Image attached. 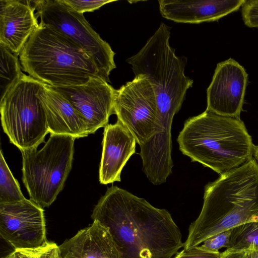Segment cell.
<instances>
[{"instance_id": "44dd1931", "label": "cell", "mask_w": 258, "mask_h": 258, "mask_svg": "<svg viewBox=\"0 0 258 258\" xmlns=\"http://www.w3.org/2000/svg\"><path fill=\"white\" fill-rule=\"evenodd\" d=\"M4 258H61V256L59 246L47 241L37 248L14 249Z\"/></svg>"}, {"instance_id": "4fadbf2b", "label": "cell", "mask_w": 258, "mask_h": 258, "mask_svg": "<svg viewBox=\"0 0 258 258\" xmlns=\"http://www.w3.org/2000/svg\"><path fill=\"white\" fill-rule=\"evenodd\" d=\"M32 1L0 0V45L19 56L39 24Z\"/></svg>"}, {"instance_id": "5bb4252c", "label": "cell", "mask_w": 258, "mask_h": 258, "mask_svg": "<svg viewBox=\"0 0 258 258\" xmlns=\"http://www.w3.org/2000/svg\"><path fill=\"white\" fill-rule=\"evenodd\" d=\"M136 143L133 135L119 120L104 127L99 167L101 184L120 181L121 172L135 153Z\"/></svg>"}, {"instance_id": "3957f363", "label": "cell", "mask_w": 258, "mask_h": 258, "mask_svg": "<svg viewBox=\"0 0 258 258\" xmlns=\"http://www.w3.org/2000/svg\"><path fill=\"white\" fill-rule=\"evenodd\" d=\"M177 141L183 154L220 174L253 158L254 145L243 121L207 110L185 121Z\"/></svg>"}, {"instance_id": "cb8c5ba5", "label": "cell", "mask_w": 258, "mask_h": 258, "mask_svg": "<svg viewBox=\"0 0 258 258\" xmlns=\"http://www.w3.org/2000/svg\"><path fill=\"white\" fill-rule=\"evenodd\" d=\"M241 15L246 26L258 28V0H245L242 6Z\"/></svg>"}, {"instance_id": "e0dca14e", "label": "cell", "mask_w": 258, "mask_h": 258, "mask_svg": "<svg viewBox=\"0 0 258 258\" xmlns=\"http://www.w3.org/2000/svg\"><path fill=\"white\" fill-rule=\"evenodd\" d=\"M59 247L61 258H121L108 228L97 221Z\"/></svg>"}, {"instance_id": "ba28073f", "label": "cell", "mask_w": 258, "mask_h": 258, "mask_svg": "<svg viewBox=\"0 0 258 258\" xmlns=\"http://www.w3.org/2000/svg\"><path fill=\"white\" fill-rule=\"evenodd\" d=\"M36 17L40 23L58 31L82 48L96 63L108 83L111 72L116 68L115 52L91 27L83 14L79 13L62 0L33 1Z\"/></svg>"}, {"instance_id": "8992f818", "label": "cell", "mask_w": 258, "mask_h": 258, "mask_svg": "<svg viewBox=\"0 0 258 258\" xmlns=\"http://www.w3.org/2000/svg\"><path fill=\"white\" fill-rule=\"evenodd\" d=\"M75 138L50 134L44 146L21 152L22 181L30 200L48 207L62 190L72 169Z\"/></svg>"}, {"instance_id": "2e32d148", "label": "cell", "mask_w": 258, "mask_h": 258, "mask_svg": "<svg viewBox=\"0 0 258 258\" xmlns=\"http://www.w3.org/2000/svg\"><path fill=\"white\" fill-rule=\"evenodd\" d=\"M38 96L45 110L50 134L70 136L76 139L89 135L84 118L59 92L43 84Z\"/></svg>"}, {"instance_id": "8fae6325", "label": "cell", "mask_w": 258, "mask_h": 258, "mask_svg": "<svg viewBox=\"0 0 258 258\" xmlns=\"http://www.w3.org/2000/svg\"><path fill=\"white\" fill-rule=\"evenodd\" d=\"M51 87L62 95L83 116L89 134L105 127L110 116L114 114L115 89L102 78H92L82 85Z\"/></svg>"}, {"instance_id": "7a4b0ae2", "label": "cell", "mask_w": 258, "mask_h": 258, "mask_svg": "<svg viewBox=\"0 0 258 258\" xmlns=\"http://www.w3.org/2000/svg\"><path fill=\"white\" fill-rule=\"evenodd\" d=\"M251 222H258V163L253 157L206 185L202 210L189 227L183 248Z\"/></svg>"}, {"instance_id": "d4e9b609", "label": "cell", "mask_w": 258, "mask_h": 258, "mask_svg": "<svg viewBox=\"0 0 258 258\" xmlns=\"http://www.w3.org/2000/svg\"><path fill=\"white\" fill-rule=\"evenodd\" d=\"M222 252L206 251L199 246L184 249L178 252L174 258H222Z\"/></svg>"}, {"instance_id": "ac0fdd59", "label": "cell", "mask_w": 258, "mask_h": 258, "mask_svg": "<svg viewBox=\"0 0 258 258\" xmlns=\"http://www.w3.org/2000/svg\"><path fill=\"white\" fill-rule=\"evenodd\" d=\"M0 95L3 98L23 73L18 56L0 45Z\"/></svg>"}, {"instance_id": "d6986e66", "label": "cell", "mask_w": 258, "mask_h": 258, "mask_svg": "<svg viewBox=\"0 0 258 258\" xmlns=\"http://www.w3.org/2000/svg\"><path fill=\"white\" fill-rule=\"evenodd\" d=\"M258 249V222L244 223L231 229L226 250L248 251Z\"/></svg>"}, {"instance_id": "9c48e42d", "label": "cell", "mask_w": 258, "mask_h": 258, "mask_svg": "<svg viewBox=\"0 0 258 258\" xmlns=\"http://www.w3.org/2000/svg\"><path fill=\"white\" fill-rule=\"evenodd\" d=\"M114 113L140 146L162 130L157 97L147 77L135 76L131 81L115 90Z\"/></svg>"}, {"instance_id": "30bf717a", "label": "cell", "mask_w": 258, "mask_h": 258, "mask_svg": "<svg viewBox=\"0 0 258 258\" xmlns=\"http://www.w3.org/2000/svg\"><path fill=\"white\" fill-rule=\"evenodd\" d=\"M0 235L14 249L42 246L47 241L43 208L27 199L0 204Z\"/></svg>"}, {"instance_id": "5b68a950", "label": "cell", "mask_w": 258, "mask_h": 258, "mask_svg": "<svg viewBox=\"0 0 258 258\" xmlns=\"http://www.w3.org/2000/svg\"><path fill=\"white\" fill-rule=\"evenodd\" d=\"M170 30L162 23L143 47L126 60L135 76L145 75L152 84L160 118H173L193 84L184 75V60L170 46Z\"/></svg>"}, {"instance_id": "4316f807", "label": "cell", "mask_w": 258, "mask_h": 258, "mask_svg": "<svg viewBox=\"0 0 258 258\" xmlns=\"http://www.w3.org/2000/svg\"><path fill=\"white\" fill-rule=\"evenodd\" d=\"M247 258H258V249L248 250Z\"/></svg>"}, {"instance_id": "6da1fadb", "label": "cell", "mask_w": 258, "mask_h": 258, "mask_svg": "<svg viewBox=\"0 0 258 258\" xmlns=\"http://www.w3.org/2000/svg\"><path fill=\"white\" fill-rule=\"evenodd\" d=\"M91 218L108 228L121 258H172L183 247L167 210L117 186L107 188Z\"/></svg>"}, {"instance_id": "7c38bea8", "label": "cell", "mask_w": 258, "mask_h": 258, "mask_svg": "<svg viewBox=\"0 0 258 258\" xmlns=\"http://www.w3.org/2000/svg\"><path fill=\"white\" fill-rule=\"evenodd\" d=\"M248 80L244 68L232 58L217 64L207 90L206 110L217 114L239 118Z\"/></svg>"}, {"instance_id": "603a6c76", "label": "cell", "mask_w": 258, "mask_h": 258, "mask_svg": "<svg viewBox=\"0 0 258 258\" xmlns=\"http://www.w3.org/2000/svg\"><path fill=\"white\" fill-rule=\"evenodd\" d=\"M62 2L75 11L84 14L85 12H93L99 9L102 6L114 1L106 0H62Z\"/></svg>"}, {"instance_id": "9a60e30c", "label": "cell", "mask_w": 258, "mask_h": 258, "mask_svg": "<svg viewBox=\"0 0 258 258\" xmlns=\"http://www.w3.org/2000/svg\"><path fill=\"white\" fill-rule=\"evenodd\" d=\"M245 0H159L162 16L177 23L199 24L217 21L237 11Z\"/></svg>"}, {"instance_id": "7402d4cb", "label": "cell", "mask_w": 258, "mask_h": 258, "mask_svg": "<svg viewBox=\"0 0 258 258\" xmlns=\"http://www.w3.org/2000/svg\"><path fill=\"white\" fill-rule=\"evenodd\" d=\"M231 229L225 230L207 238L200 245V248L208 251L217 252L222 248H227Z\"/></svg>"}, {"instance_id": "83f0119b", "label": "cell", "mask_w": 258, "mask_h": 258, "mask_svg": "<svg viewBox=\"0 0 258 258\" xmlns=\"http://www.w3.org/2000/svg\"><path fill=\"white\" fill-rule=\"evenodd\" d=\"M253 156L258 163V145L254 146Z\"/></svg>"}, {"instance_id": "484cf974", "label": "cell", "mask_w": 258, "mask_h": 258, "mask_svg": "<svg viewBox=\"0 0 258 258\" xmlns=\"http://www.w3.org/2000/svg\"><path fill=\"white\" fill-rule=\"evenodd\" d=\"M222 258H247V251H230L226 250L222 252Z\"/></svg>"}, {"instance_id": "ffe728a7", "label": "cell", "mask_w": 258, "mask_h": 258, "mask_svg": "<svg viewBox=\"0 0 258 258\" xmlns=\"http://www.w3.org/2000/svg\"><path fill=\"white\" fill-rule=\"evenodd\" d=\"M19 184L0 152V204L15 203L25 200Z\"/></svg>"}, {"instance_id": "277c9868", "label": "cell", "mask_w": 258, "mask_h": 258, "mask_svg": "<svg viewBox=\"0 0 258 258\" xmlns=\"http://www.w3.org/2000/svg\"><path fill=\"white\" fill-rule=\"evenodd\" d=\"M39 24L19 56L23 71L54 87L82 85L92 78L104 79L82 48L55 29Z\"/></svg>"}, {"instance_id": "52a82bcc", "label": "cell", "mask_w": 258, "mask_h": 258, "mask_svg": "<svg viewBox=\"0 0 258 258\" xmlns=\"http://www.w3.org/2000/svg\"><path fill=\"white\" fill-rule=\"evenodd\" d=\"M43 84L23 73L1 99L4 132L21 152L37 148L49 133L38 96Z\"/></svg>"}]
</instances>
